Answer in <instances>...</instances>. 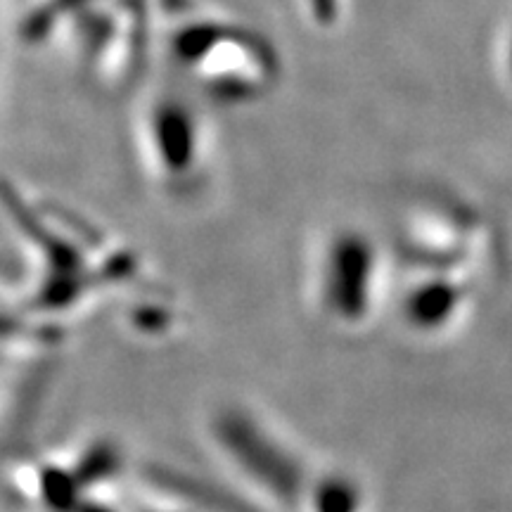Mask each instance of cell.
I'll return each mask as SVG.
<instances>
[{"instance_id":"obj_1","label":"cell","mask_w":512,"mask_h":512,"mask_svg":"<svg viewBox=\"0 0 512 512\" xmlns=\"http://www.w3.org/2000/svg\"><path fill=\"white\" fill-rule=\"evenodd\" d=\"M166 53L188 91L216 105H249L278 83V55L261 34L221 17H181Z\"/></svg>"},{"instance_id":"obj_2","label":"cell","mask_w":512,"mask_h":512,"mask_svg":"<svg viewBox=\"0 0 512 512\" xmlns=\"http://www.w3.org/2000/svg\"><path fill=\"white\" fill-rule=\"evenodd\" d=\"M136 147L164 183L192 181L211 152L209 121L185 86H157L140 102Z\"/></svg>"},{"instance_id":"obj_3","label":"cell","mask_w":512,"mask_h":512,"mask_svg":"<svg viewBox=\"0 0 512 512\" xmlns=\"http://www.w3.org/2000/svg\"><path fill=\"white\" fill-rule=\"evenodd\" d=\"M498 69H501L503 79L512 86V24L505 27L498 41Z\"/></svg>"}]
</instances>
